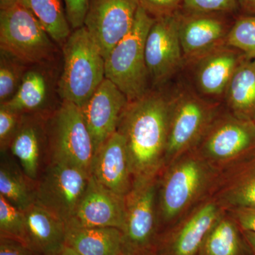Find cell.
Wrapping results in <instances>:
<instances>
[{"label":"cell","instance_id":"obj_1","mask_svg":"<svg viewBox=\"0 0 255 255\" xmlns=\"http://www.w3.org/2000/svg\"><path fill=\"white\" fill-rule=\"evenodd\" d=\"M170 95L149 91L128 102L117 130L125 138L133 182L158 177L165 164Z\"/></svg>","mask_w":255,"mask_h":255},{"label":"cell","instance_id":"obj_2","mask_svg":"<svg viewBox=\"0 0 255 255\" xmlns=\"http://www.w3.org/2000/svg\"><path fill=\"white\" fill-rule=\"evenodd\" d=\"M221 174L195 150L164 166L157 179L161 232L212 196Z\"/></svg>","mask_w":255,"mask_h":255},{"label":"cell","instance_id":"obj_3","mask_svg":"<svg viewBox=\"0 0 255 255\" xmlns=\"http://www.w3.org/2000/svg\"><path fill=\"white\" fill-rule=\"evenodd\" d=\"M63 53L58 94L62 100L81 108L105 79V60L84 26L72 32Z\"/></svg>","mask_w":255,"mask_h":255},{"label":"cell","instance_id":"obj_4","mask_svg":"<svg viewBox=\"0 0 255 255\" xmlns=\"http://www.w3.org/2000/svg\"><path fill=\"white\" fill-rule=\"evenodd\" d=\"M155 20L139 6L131 29L105 59V78L113 82L128 102L138 100L150 91L145 49Z\"/></svg>","mask_w":255,"mask_h":255},{"label":"cell","instance_id":"obj_5","mask_svg":"<svg viewBox=\"0 0 255 255\" xmlns=\"http://www.w3.org/2000/svg\"><path fill=\"white\" fill-rule=\"evenodd\" d=\"M221 111L220 102L201 97L191 87H179L170 95L164 166L194 150Z\"/></svg>","mask_w":255,"mask_h":255},{"label":"cell","instance_id":"obj_6","mask_svg":"<svg viewBox=\"0 0 255 255\" xmlns=\"http://www.w3.org/2000/svg\"><path fill=\"white\" fill-rule=\"evenodd\" d=\"M194 150L223 173L255 153V124L221 111Z\"/></svg>","mask_w":255,"mask_h":255},{"label":"cell","instance_id":"obj_7","mask_svg":"<svg viewBox=\"0 0 255 255\" xmlns=\"http://www.w3.org/2000/svg\"><path fill=\"white\" fill-rule=\"evenodd\" d=\"M47 132L50 160L73 164L91 174L95 149L80 107L63 101L48 117Z\"/></svg>","mask_w":255,"mask_h":255},{"label":"cell","instance_id":"obj_8","mask_svg":"<svg viewBox=\"0 0 255 255\" xmlns=\"http://www.w3.org/2000/svg\"><path fill=\"white\" fill-rule=\"evenodd\" d=\"M158 177L133 182L125 196L126 221L122 231L127 255H152L160 234L157 212Z\"/></svg>","mask_w":255,"mask_h":255},{"label":"cell","instance_id":"obj_9","mask_svg":"<svg viewBox=\"0 0 255 255\" xmlns=\"http://www.w3.org/2000/svg\"><path fill=\"white\" fill-rule=\"evenodd\" d=\"M52 40L39 20L20 3L0 11V48L26 65L49 60L55 51Z\"/></svg>","mask_w":255,"mask_h":255},{"label":"cell","instance_id":"obj_10","mask_svg":"<svg viewBox=\"0 0 255 255\" xmlns=\"http://www.w3.org/2000/svg\"><path fill=\"white\" fill-rule=\"evenodd\" d=\"M90 175L73 164L50 160L36 182V204L68 225L75 216Z\"/></svg>","mask_w":255,"mask_h":255},{"label":"cell","instance_id":"obj_11","mask_svg":"<svg viewBox=\"0 0 255 255\" xmlns=\"http://www.w3.org/2000/svg\"><path fill=\"white\" fill-rule=\"evenodd\" d=\"M224 211L210 196L161 232L152 255H198L208 233Z\"/></svg>","mask_w":255,"mask_h":255},{"label":"cell","instance_id":"obj_12","mask_svg":"<svg viewBox=\"0 0 255 255\" xmlns=\"http://www.w3.org/2000/svg\"><path fill=\"white\" fill-rule=\"evenodd\" d=\"M178 12L155 18L146 39L149 81L155 88L166 85L185 65L179 39Z\"/></svg>","mask_w":255,"mask_h":255},{"label":"cell","instance_id":"obj_13","mask_svg":"<svg viewBox=\"0 0 255 255\" xmlns=\"http://www.w3.org/2000/svg\"><path fill=\"white\" fill-rule=\"evenodd\" d=\"M139 0H90L84 26L105 60L131 29Z\"/></svg>","mask_w":255,"mask_h":255},{"label":"cell","instance_id":"obj_14","mask_svg":"<svg viewBox=\"0 0 255 255\" xmlns=\"http://www.w3.org/2000/svg\"><path fill=\"white\" fill-rule=\"evenodd\" d=\"M247 58L240 50L226 44L210 50L186 65L191 72V87L201 97L219 102L233 74Z\"/></svg>","mask_w":255,"mask_h":255},{"label":"cell","instance_id":"obj_15","mask_svg":"<svg viewBox=\"0 0 255 255\" xmlns=\"http://www.w3.org/2000/svg\"><path fill=\"white\" fill-rule=\"evenodd\" d=\"M179 35L185 65L226 44L232 26L226 14H188L179 10ZM184 65V66H185Z\"/></svg>","mask_w":255,"mask_h":255},{"label":"cell","instance_id":"obj_16","mask_svg":"<svg viewBox=\"0 0 255 255\" xmlns=\"http://www.w3.org/2000/svg\"><path fill=\"white\" fill-rule=\"evenodd\" d=\"M128 103V100L123 92L105 78L90 100L80 108L93 140L95 155L101 146L117 131Z\"/></svg>","mask_w":255,"mask_h":255},{"label":"cell","instance_id":"obj_17","mask_svg":"<svg viewBox=\"0 0 255 255\" xmlns=\"http://www.w3.org/2000/svg\"><path fill=\"white\" fill-rule=\"evenodd\" d=\"M125 221V197L104 187L90 175L85 194L73 220L68 225L86 228H114L122 232Z\"/></svg>","mask_w":255,"mask_h":255},{"label":"cell","instance_id":"obj_18","mask_svg":"<svg viewBox=\"0 0 255 255\" xmlns=\"http://www.w3.org/2000/svg\"><path fill=\"white\" fill-rule=\"evenodd\" d=\"M91 175L104 187L123 197L132 189L133 176L127 144L118 130L97 151Z\"/></svg>","mask_w":255,"mask_h":255},{"label":"cell","instance_id":"obj_19","mask_svg":"<svg viewBox=\"0 0 255 255\" xmlns=\"http://www.w3.org/2000/svg\"><path fill=\"white\" fill-rule=\"evenodd\" d=\"M47 119L44 114H23L9 148L23 172L36 182L42 172L43 156L48 150Z\"/></svg>","mask_w":255,"mask_h":255},{"label":"cell","instance_id":"obj_20","mask_svg":"<svg viewBox=\"0 0 255 255\" xmlns=\"http://www.w3.org/2000/svg\"><path fill=\"white\" fill-rule=\"evenodd\" d=\"M211 196L225 210L255 208V153L223 172Z\"/></svg>","mask_w":255,"mask_h":255},{"label":"cell","instance_id":"obj_21","mask_svg":"<svg viewBox=\"0 0 255 255\" xmlns=\"http://www.w3.org/2000/svg\"><path fill=\"white\" fill-rule=\"evenodd\" d=\"M28 246L38 255H52L65 246L66 224L34 204L24 211Z\"/></svg>","mask_w":255,"mask_h":255},{"label":"cell","instance_id":"obj_22","mask_svg":"<svg viewBox=\"0 0 255 255\" xmlns=\"http://www.w3.org/2000/svg\"><path fill=\"white\" fill-rule=\"evenodd\" d=\"M65 244L82 255H116L124 251L122 231L114 228L68 225Z\"/></svg>","mask_w":255,"mask_h":255},{"label":"cell","instance_id":"obj_23","mask_svg":"<svg viewBox=\"0 0 255 255\" xmlns=\"http://www.w3.org/2000/svg\"><path fill=\"white\" fill-rule=\"evenodd\" d=\"M248 248L241 227L225 210L208 233L198 255H247Z\"/></svg>","mask_w":255,"mask_h":255},{"label":"cell","instance_id":"obj_24","mask_svg":"<svg viewBox=\"0 0 255 255\" xmlns=\"http://www.w3.org/2000/svg\"><path fill=\"white\" fill-rule=\"evenodd\" d=\"M228 110L252 120L255 113V59L247 58L239 65L223 97Z\"/></svg>","mask_w":255,"mask_h":255},{"label":"cell","instance_id":"obj_25","mask_svg":"<svg viewBox=\"0 0 255 255\" xmlns=\"http://www.w3.org/2000/svg\"><path fill=\"white\" fill-rule=\"evenodd\" d=\"M0 195L21 211H26L36 202V182L23 172L21 166L1 152Z\"/></svg>","mask_w":255,"mask_h":255},{"label":"cell","instance_id":"obj_26","mask_svg":"<svg viewBox=\"0 0 255 255\" xmlns=\"http://www.w3.org/2000/svg\"><path fill=\"white\" fill-rule=\"evenodd\" d=\"M50 84L43 69L27 70L14 97L1 105L18 113L42 114L50 98Z\"/></svg>","mask_w":255,"mask_h":255},{"label":"cell","instance_id":"obj_27","mask_svg":"<svg viewBox=\"0 0 255 255\" xmlns=\"http://www.w3.org/2000/svg\"><path fill=\"white\" fill-rule=\"evenodd\" d=\"M63 0H20L39 20L53 41L63 45L71 34Z\"/></svg>","mask_w":255,"mask_h":255},{"label":"cell","instance_id":"obj_28","mask_svg":"<svg viewBox=\"0 0 255 255\" xmlns=\"http://www.w3.org/2000/svg\"><path fill=\"white\" fill-rule=\"evenodd\" d=\"M0 104L11 100L21 85L26 64L4 50L0 51Z\"/></svg>","mask_w":255,"mask_h":255},{"label":"cell","instance_id":"obj_29","mask_svg":"<svg viewBox=\"0 0 255 255\" xmlns=\"http://www.w3.org/2000/svg\"><path fill=\"white\" fill-rule=\"evenodd\" d=\"M226 44L255 59V16L243 15L233 21Z\"/></svg>","mask_w":255,"mask_h":255},{"label":"cell","instance_id":"obj_30","mask_svg":"<svg viewBox=\"0 0 255 255\" xmlns=\"http://www.w3.org/2000/svg\"><path fill=\"white\" fill-rule=\"evenodd\" d=\"M0 237L16 240L28 246L24 211L16 208L1 195Z\"/></svg>","mask_w":255,"mask_h":255},{"label":"cell","instance_id":"obj_31","mask_svg":"<svg viewBox=\"0 0 255 255\" xmlns=\"http://www.w3.org/2000/svg\"><path fill=\"white\" fill-rule=\"evenodd\" d=\"M181 11L188 14H236L240 11L239 0H184Z\"/></svg>","mask_w":255,"mask_h":255},{"label":"cell","instance_id":"obj_32","mask_svg":"<svg viewBox=\"0 0 255 255\" xmlns=\"http://www.w3.org/2000/svg\"><path fill=\"white\" fill-rule=\"evenodd\" d=\"M22 114L0 106V147L1 152H6L9 148L21 123Z\"/></svg>","mask_w":255,"mask_h":255},{"label":"cell","instance_id":"obj_33","mask_svg":"<svg viewBox=\"0 0 255 255\" xmlns=\"http://www.w3.org/2000/svg\"><path fill=\"white\" fill-rule=\"evenodd\" d=\"M184 0H139L140 6L155 18L176 14L182 7Z\"/></svg>","mask_w":255,"mask_h":255},{"label":"cell","instance_id":"obj_34","mask_svg":"<svg viewBox=\"0 0 255 255\" xmlns=\"http://www.w3.org/2000/svg\"><path fill=\"white\" fill-rule=\"evenodd\" d=\"M65 14L70 27L75 30L85 23L90 0H63Z\"/></svg>","mask_w":255,"mask_h":255},{"label":"cell","instance_id":"obj_35","mask_svg":"<svg viewBox=\"0 0 255 255\" xmlns=\"http://www.w3.org/2000/svg\"><path fill=\"white\" fill-rule=\"evenodd\" d=\"M227 211L232 215L242 231L255 233V208H239Z\"/></svg>","mask_w":255,"mask_h":255},{"label":"cell","instance_id":"obj_36","mask_svg":"<svg viewBox=\"0 0 255 255\" xmlns=\"http://www.w3.org/2000/svg\"><path fill=\"white\" fill-rule=\"evenodd\" d=\"M0 255H38L21 242L0 237Z\"/></svg>","mask_w":255,"mask_h":255},{"label":"cell","instance_id":"obj_37","mask_svg":"<svg viewBox=\"0 0 255 255\" xmlns=\"http://www.w3.org/2000/svg\"><path fill=\"white\" fill-rule=\"evenodd\" d=\"M239 3L242 14L255 16V0H239Z\"/></svg>","mask_w":255,"mask_h":255},{"label":"cell","instance_id":"obj_38","mask_svg":"<svg viewBox=\"0 0 255 255\" xmlns=\"http://www.w3.org/2000/svg\"><path fill=\"white\" fill-rule=\"evenodd\" d=\"M243 236L253 254L255 255V233L251 231H243Z\"/></svg>","mask_w":255,"mask_h":255},{"label":"cell","instance_id":"obj_39","mask_svg":"<svg viewBox=\"0 0 255 255\" xmlns=\"http://www.w3.org/2000/svg\"><path fill=\"white\" fill-rule=\"evenodd\" d=\"M52 255H82L78 252L75 251L73 248H70V246H67L66 244L65 246L60 248L58 251L55 252Z\"/></svg>","mask_w":255,"mask_h":255},{"label":"cell","instance_id":"obj_40","mask_svg":"<svg viewBox=\"0 0 255 255\" xmlns=\"http://www.w3.org/2000/svg\"><path fill=\"white\" fill-rule=\"evenodd\" d=\"M20 0H0V9L1 10L9 9L19 4Z\"/></svg>","mask_w":255,"mask_h":255},{"label":"cell","instance_id":"obj_41","mask_svg":"<svg viewBox=\"0 0 255 255\" xmlns=\"http://www.w3.org/2000/svg\"><path fill=\"white\" fill-rule=\"evenodd\" d=\"M116 255H127L125 253H124V251L121 252L120 253H119V254Z\"/></svg>","mask_w":255,"mask_h":255},{"label":"cell","instance_id":"obj_42","mask_svg":"<svg viewBox=\"0 0 255 255\" xmlns=\"http://www.w3.org/2000/svg\"><path fill=\"white\" fill-rule=\"evenodd\" d=\"M252 121H253V123H254L255 126V113L254 114V116H253V119H252Z\"/></svg>","mask_w":255,"mask_h":255}]
</instances>
